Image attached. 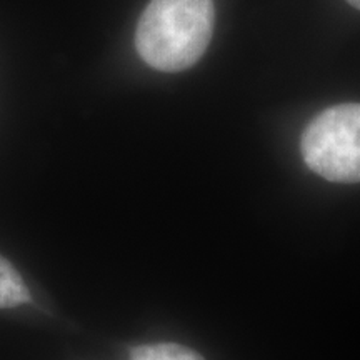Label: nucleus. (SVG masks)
<instances>
[{
	"instance_id": "f257e3e1",
	"label": "nucleus",
	"mask_w": 360,
	"mask_h": 360,
	"mask_svg": "<svg viewBox=\"0 0 360 360\" xmlns=\"http://www.w3.org/2000/svg\"><path fill=\"white\" fill-rule=\"evenodd\" d=\"M214 24V0H152L137 24L135 49L152 69L187 70L205 53Z\"/></svg>"
},
{
	"instance_id": "f03ea898",
	"label": "nucleus",
	"mask_w": 360,
	"mask_h": 360,
	"mask_svg": "<svg viewBox=\"0 0 360 360\" xmlns=\"http://www.w3.org/2000/svg\"><path fill=\"white\" fill-rule=\"evenodd\" d=\"M300 150L307 167L337 184L360 182V103H340L315 115Z\"/></svg>"
},
{
	"instance_id": "7ed1b4c3",
	"label": "nucleus",
	"mask_w": 360,
	"mask_h": 360,
	"mask_svg": "<svg viewBox=\"0 0 360 360\" xmlns=\"http://www.w3.org/2000/svg\"><path fill=\"white\" fill-rule=\"evenodd\" d=\"M30 302V292L17 269L0 255V309H13Z\"/></svg>"
},
{
	"instance_id": "20e7f679",
	"label": "nucleus",
	"mask_w": 360,
	"mask_h": 360,
	"mask_svg": "<svg viewBox=\"0 0 360 360\" xmlns=\"http://www.w3.org/2000/svg\"><path fill=\"white\" fill-rule=\"evenodd\" d=\"M130 360H204V357L184 345L162 342L139 345L130 352Z\"/></svg>"
},
{
	"instance_id": "39448f33",
	"label": "nucleus",
	"mask_w": 360,
	"mask_h": 360,
	"mask_svg": "<svg viewBox=\"0 0 360 360\" xmlns=\"http://www.w3.org/2000/svg\"><path fill=\"white\" fill-rule=\"evenodd\" d=\"M347 2L350 4V6L359 8V11H360V0H347Z\"/></svg>"
}]
</instances>
